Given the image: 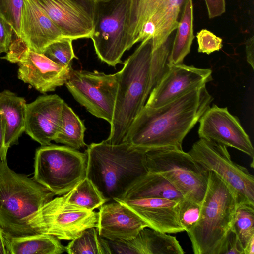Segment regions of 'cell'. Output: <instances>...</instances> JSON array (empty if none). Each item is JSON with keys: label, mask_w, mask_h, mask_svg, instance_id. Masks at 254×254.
<instances>
[{"label": "cell", "mask_w": 254, "mask_h": 254, "mask_svg": "<svg viewBox=\"0 0 254 254\" xmlns=\"http://www.w3.org/2000/svg\"><path fill=\"white\" fill-rule=\"evenodd\" d=\"M170 37L154 48L152 39L142 42L118 72V87L110 134L111 144L123 142L133 121L144 107L153 88L168 67Z\"/></svg>", "instance_id": "obj_1"}, {"label": "cell", "mask_w": 254, "mask_h": 254, "mask_svg": "<svg viewBox=\"0 0 254 254\" xmlns=\"http://www.w3.org/2000/svg\"><path fill=\"white\" fill-rule=\"evenodd\" d=\"M213 100L206 86L158 108L144 106L123 141L145 150L182 149L183 141Z\"/></svg>", "instance_id": "obj_2"}, {"label": "cell", "mask_w": 254, "mask_h": 254, "mask_svg": "<svg viewBox=\"0 0 254 254\" xmlns=\"http://www.w3.org/2000/svg\"><path fill=\"white\" fill-rule=\"evenodd\" d=\"M86 177L107 202L121 198L128 188L146 174L145 150L123 141L111 144L103 140L87 146Z\"/></svg>", "instance_id": "obj_3"}, {"label": "cell", "mask_w": 254, "mask_h": 254, "mask_svg": "<svg viewBox=\"0 0 254 254\" xmlns=\"http://www.w3.org/2000/svg\"><path fill=\"white\" fill-rule=\"evenodd\" d=\"M236 191L213 171H209L207 187L199 219L187 233L195 254H221L237 205Z\"/></svg>", "instance_id": "obj_4"}, {"label": "cell", "mask_w": 254, "mask_h": 254, "mask_svg": "<svg viewBox=\"0 0 254 254\" xmlns=\"http://www.w3.org/2000/svg\"><path fill=\"white\" fill-rule=\"evenodd\" d=\"M55 195L33 178L10 169L7 158L0 160V226L6 236L35 234L28 217Z\"/></svg>", "instance_id": "obj_5"}, {"label": "cell", "mask_w": 254, "mask_h": 254, "mask_svg": "<svg viewBox=\"0 0 254 254\" xmlns=\"http://www.w3.org/2000/svg\"><path fill=\"white\" fill-rule=\"evenodd\" d=\"M186 0H129L126 34L131 48L135 44L152 39L158 48L176 29Z\"/></svg>", "instance_id": "obj_6"}, {"label": "cell", "mask_w": 254, "mask_h": 254, "mask_svg": "<svg viewBox=\"0 0 254 254\" xmlns=\"http://www.w3.org/2000/svg\"><path fill=\"white\" fill-rule=\"evenodd\" d=\"M87 165L85 152L51 143L36 150L33 178L56 195H62L86 177Z\"/></svg>", "instance_id": "obj_7"}, {"label": "cell", "mask_w": 254, "mask_h": 254, "mask_svg": "<svg viewBox=\"0 0 254 254\" xmlns=\"http://www.w3.org/2000/svg\"><path fill=\"white\" fill-rule=\"evenodd\" d=\"M148 172L167 179L184 198L201 204L209 172L183 150L161 149L146 153Z\"/></svg>", "instance_id": "obj_8"}, {"label": "cell", "mask_w": 254, "mask_h": 254, "mask_svg": "<svg viewBox=\"0 0 254 254\" xmlns=\"http://www.w3.org/2000/svg\"><path fill=\"white\" fill-rule=\"evenodd\" d=\"M129 0L95 3L91 39L99 59L110 66L122 63L124 53L130 49L126 34Z\"/></svg>", "instance_id": "obj_9"}, {"label": "cell", "mask_w": 254, "mask_h": 254, "mask_svg": "<svg viewBox=\"0 0 254 254\" xmlns=\"http://www.w3.org/2000/svg\"><path fill=\"white\" fill-rule=\"evenodd\" d=\"M98 212L67 202L64 195L53 198L30 215L27 224L36 233L71 240L87 228L97 227Z\"/></svg>", "instance_id": "obj_10"}, {"label": "cell", "mask_w": 254, "mask_h": 254, "mask_svg": "<svg viewBox=\"0 0 254 254\" xmlns=\"http://www.w3.org/2000/svg\"><path fill=\"white\" fill-rule=\"evenodd\" d=\"M2 58L17 63L18 78L42 93L54 91L64 85L73 70L71 65L62 66L44 54L29 49L15 36Z\"/></svg>", "instance_id": "obj_11"}, {"label": "cell", "mask_w": 254, "mask_h": 254, "mask_svg": "<svg viewBox=\"0 0 254 254\" xmlns=\"http://www.w3.org/2000/svg\"><path fill=\"white\" fill-rule=\"evenodd\" d=\"M118 72L75 70L65 85L75 100L92 115L111 123L118 87Z\"/></svg>", "instance_id": "obj_12"}, {"label": "cell", "mask_w": 254, "mask_h": 254, "mask_svg": "<svg viewBox=\"0 0 254 254\" xmlns=\"http://www.w3.org/2000/svg\"><path fill=\"white\" fill-rule=\"evenodd\" d=\"M207 171H213L236 192L238 202L254 203V177L248 169L233 162L227 147L203 138L188 152Z\"/></svg>", "instance_id": "obj_13"}, {"label": "cell", "mask_w": 254, "mask_h": 254, "mask_svg": "<svg viewBox=\"0 0 254 254\" xmlns=\"http://www.w3.org/2000/svg\"><path fill=\"white\" fill-rule=\"evenodd\" d=\"M200 138L235 148L249 156L254 162V148L239 120L227 108L209 107L199 120Z\"/></svg>", "instance_id": "obj_14"}, {"label": "cell", "mask_w": 254, "mask_h": 254, "mask_svg": "<svg viewBox=\"0 0 254 254\" xmlns=\"http://www.w3.org/2000/svg\"><path fill=\"white\" fill-rule=\"evenodd\" d=\"M211 74L209 68L168 63L166 72L151 92L145 106L150 108L162 106L205 85L211 80Z\"/></svg>", "instance_id": "obj_15"}, {"label": "cell", "mask_w": 254, "mask_h": 254, "mask_svg": "<svg viewBox=\"0 0 254 254\" xmlns=\"http://www.w3.org/2000/svg\"><path fill=\"white\" fill-rule=\"evenodd\" d=\"M64 101L56 94L39 96L27 104L25 132L41 146L51 144L61 126Z\"/></svg>", "instance_id": "obj_16"}, {"label": "cell", "mask_w": 254, "mask_h": 254, "mask_svg": "<svg viewBox=\"0 0 254 254\" xmlns=\"http://www.w3.org/2000/svg\"><path fill=\"white\" fill-rule=\"evenodd\" d=\"M59 28L64 37L77 40L91 38L93 17L70 0H34Z\"/></svg>", "instance_id": "obj_17"}, {"label": "cell", "mask_w": 254, "mask_h": 254, "mask_svg": "<svg viewBox=\"0 0 254 254\" xmlns=\"http://www.w3.org/2000/svg\"><path fill=\"white\" fill-rule=\"evenodd\" d=\"M64 38L59 28L34 0H25L20 40L29 49L43 54L52 43Z\"/></svg>", "instance_id": "obj_18"}, {"label": "cell", "mask_w": 254, "mask_h": 254, "mask_svg": "<svg viewBox=\"0 0 254 254\" xmlns=\"http://www.w3.org/2000/svg\"><path fill=\"white\" fill-rule=\"evenodd\" d=\"M133 211L148 228L167 233L185 231L178 216V201L160 198L116 199Z\"/></svg>", "instance_id": "obj_19"}, {"label": "cell", "mask_w": 254, "mask_h": 254, "mask_svg": "<svg viewBox=\"0 0 254 254\" xmlns=\"http://www.w3.org/2000/svg\"><path fill=\"white\" fill-rule=\"evenodd\" d=\"M99 209L97 228L99 235L107 240H129L148 227L133 211L118 201L105 203Z\"/></svg>", "instance_id": "obj_20"}, {"label": "cell", "mask_w": 254, "mask_h": 254, "mask_svg": "<svg viewBox=\"0 0 254 254\" xmlns=\"http://www.w3.org/2000/svg\"><path fill=\"white\" fill-rule=\"evenodd\" d=\"M112 254H183L176 237L148 227L141 229L133 238L127 240H107Z\"/></svg>", "instance_id": "obj_21"}, {"label": "cell", "mask_w": 254, "mask_h": 254, "mask_svg": "<svg viewBox=\"0 0 254 254\" xmlns=\"http://www.w3.org/2000/svg\"><path fill=\"white\" fill-rule=\"evenodd\" d=\"M26 101L8 90L0 93V114L5 127V146L8 149L17 144L25 131Z\"/></svg>", "instance_id": "obj_22"}, {"label": "cell", "mask_w": 254, "mask_h": 254, "mask_svg": "<svg viewBox=\"0 0 254 254\" xmlns=\"http://www.w3.org/2000/svg\"><path fill=\"white\" fill-rule=\"evenodd\" d=\"M160 198L179 201L183 196L161 175L148 172L135 181L120 199Z\"/></svg>", "instance_id": "obj_23"}, {"label": "cell", "mask_w": 254, "mask_h": 254, "mask_svg": "<svg viewBox=\"0 0 254 254\" xmlns=\"http://www.w3.org/2000/svg\"><path fill=\"white\" fill-rule=\"evenodd\" d=\"M5 237L8 254H60L66 251L59 239L48 234Z\"/></svg>", "instance_id": "obj_24"}, {"label": "cell", "mask_w": 254, "mask_h": 254, "mask_svg": "<svg viewBox=\"0 0 254 254\" xmlns=\"http://www.w3.org/2000/svg\"><path fill=\"white\" fill-rule=\"evenodd\" d=\"M176 29L168 58L169 64H183L184 58L190 52L194 38L192 0H186Z\"/></svg>", "instance_id": "obj_25"}, {"label": "cell", "mask_w": 254, "mask_h": 254, "mask_svg": "<svg viewBox=\"0 0 254 254\" xmlns=\"http://www.w3.org/2000/svg\"><path fill=\"white\" fill-rule=\"evenodd\" d=\"M86 129L83 122L64 102L62 109L61 126L53 141L79 150L87 146L84 141Z\"/></svg>", "instance_id": "obj_26"}, {"label": "cell", "mask_w": 254, "mask_h": 254, "mask_svg": "<svg viewBox=\"0 0 254 254\" xmlns=\"http://www.w3.org/2000/svg\"><path fill=\"white\" fill-rule=\"evenodd\" d=\"M68 203L94 211L107 202L94 183L86 177L63 195Z\"/></svg>", "instance_id": "obj_27"}, {"label": "cell", "mask_w": 254, "mask_h": 254, "mask_svg": "<svg viewBox=\"0 0 254 254\" xmlns=\"http://www.w3.org/2000/svg\"><path fill=\"white\" fill-rule=\"evenodd\" d=\"M69 254H112L107 240L99 234L97 227L83 230L65 247Z\"/></svg>", "instance_id": "obj_28"}, {"label": "cell", "mask_w": 254, "mask_h": 254, "mask_svg": "<svg viewBox=\"0 0 254 254\" xmlns=\"http://www.w3.org/2000/svg\"><path fill=\"white\" fill-rule=\"evenodd\" d=\"M254 203L248 201H238L231 227L244 249L254 237Z\"/></svg>", "instance_id": "obj_29"}, {"label": "cell", "mask_w": 254, "mask_h": 254, "mask_svg": "<svg viewBox=\"0 0 254 254\" xmlns=\"http://www.w3.org/2000/svg\"><path fill=\"white\" fill-rule=\"evenodd\" d=\"M73 41L71 38H63L49 45L43 54L62 66H71V61L78 59L73 50Z\"/></svg>", "instance_id": "obj_30"}, {"label": "cell", "mask_w": 254, "mask_h": 254, "mask_svg": "<svg viewBox=\"0 0 254 254\" xmlns=\"http://www.w3.org/2000/svg\"><path fill=\"white\" fill-rule=\"evenodd\" d=\"M25 0H0V16L12 27L14 35L21 37V21Z\"/></svg>", "instance_id": "obj_31"}, {"label": "cell", "mask_w": 254, "mask_h": 254, "mask_svg": "<svg viewBox=\"0 0 254 254\" xmlns=\"http://www.w3.org/2000/svg\"><path fill=\"white\" fill-rule=\"evenodd\" d=\"M201 204L183 198L178 201V216L179 222L187 233L190 231L200 217Z\"/></svg>", "instance_id": "obj_32"}, {"label": "cell", "mask_w": 254, "mask_h": 254, "mask_svg": "<svg viewBox=\"0 0 254 254\" xmlns=\"http://www.w3.org/2000/svg\"><path fill=\"white\" fill-rule=\"evenodd\" d=\"M196 37L198 45V52L199 53L209 55L219 51L223 47L222 39L207 29L201 30Z\"/></svg>", "instance_id": "obj_33"}, {"label": "cell", "mask_w": 254, "mask_h": 254, "mask_svg": "<svg viewBox=\"0 0 254 254\" xmlns=\"http://www.w3.org/2000/svg\"><path fill=\"white\" fill-rule=\"evenodd\" d=\"M14 31L11 25L0 16V49L3 53L8 51L13 40Z\"/></svg>", "instance_id": "obj_34"}, {"label": "cell", "mask_w": 254, "mask_h": 254, "mask_svg": "<svg viewBox=\"0 0 254 254\" xmlns=\"http://www.w3.org/2000/svg\"><path fill=\"white\" fill-rule=\"evenodd\" d=\"M221 254H244V252L235 234L229 233Z\"/></svg>", "instance_id": "obj_35"}, {"label": "cell", "mask_w": 254, "mask_h": 254, "mask_svg": "<svg viewBox=\"0 0 254 254\" xmlns=\"http://www.w3.org/2000/svg\"><path fill=\"white\" fill-rule=\"evenodd\" d=\"M209 18L212 19L222 15L226 11L225 0H204Z\"/></svg>", "instance_id": "obj_36"}, {"label": "cell", "mask_w": 254, "mask_h": 254, "mask_svg": "<svg viewBox=\"0 0 254 254\" xmlns=\"http://www.w3.org/2000/svg\"><path fill=\"white\" fill-rule=\"evenodd\" d=\"M246 54L247 62L254 69V36L249 38L245 42Z\"/></svg>", "instance_id": "obj_37"}, {"label": "cell", "mask_w": 254, "mask_h": 254, "mask_svg": "<svg viewBox=\"0 0 254 254\" xmlns=\"http://www.w3.org/2000/svg\"><path fill=\"white\" fill-rule=\"evenodd\" d=\"M8 150L5 146V127L0 114V160L7 158Z\"/></svg>", "instance_id": "obj_38"}, {"label": "cell", "mask_w": 254, "mask_h": 254, "mask_svg": "<svg viewBox=\"0 0 254 254\" xmlns=\"http://www.w3.org/2000/svg\"><path fill=\"white\" fill-rule=\"evenodd\" d=\"M86 10L93 18L95 3L92 0H70Z\"/></svg>", "instance_id": "obj_39"}, {"label": "cell", "mask_w": 254, "mask_h": 254, "mask_svg": "<svg viewBox=\"0 0 254 254\" xmlns=\"http://www.w3.org/2000/svg\"><path fill=\"white\" fill-rule=\"evenodd\" d=\"M0 254H8L5 235L0 226Z\"/></svg>", "instance_id": "obj_40"}, {"label": "cell", "mask_w": 254, "mask_h": 254, "mask_svg": "<svg viewBox=\"0 0 254 254\" xmlns=\"http://www.w3.org/2000/svg\"><path fill=\"white\" fill-rule=\"evenodd\" d=\"M254 237L249 241L244 249V254H254Z\"/></svg>", "instance_id": "obj_41"}, {"label": "cell", "mask_w": 254, "mask_h": 254, "mask_svg": "<svg viewBox=\"0 0 254 254\" xmlns=\"http://www.w3.org/2000/svg\"><path fill=\"white\" fill-rule=\"evenodd\" d=\"M94 1L95 3H99V2H105L111 1L112 0H92Z\"/></svg>", "instance_id": "obj_42"}, {"label": "cell", "mask_w": 254, "mask_h": 254, "mask_svg": "<svg viewBox=\"0 0 254 254\" xmlns=\"http://www.w3.org/2000/svg\"><path fill=\"white\" fill-rule=\"evenodd\" d=\"M3 53V51L0 49V54Z\"/></svg>", "instance_id": "obj_43"}]
</instances>
